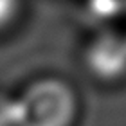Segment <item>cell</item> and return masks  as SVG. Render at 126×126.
I'll list each match as a JSON object with an SVG mask.
<instances>
[{"mask_svg": "<svg viewBox=\"0 0 126 126\" xmlns=\"http://www.w3.org/2000/svg\"><path fill=\"white\" fill-rule=\"evenodd\" d=\"M76 117V92L58 78L29 81L15 97L7 113L11 126H72Z\"/></svg>", "mask_w": 126, "mask_h": 126, "instance_id": "obj_1", "label": "cell"}, {"mask_svg": "<svg viewBox=\"0 0 126 126\" xmlns=\"http://www.w3.org/2000/svg\"><path fill=\"white\" fill-rule=\"evenodd\" d=\"M88 68L101 79H117L126 72V38L103 34L90 45Z\"/></svg>", "mask_w": 126, "mask_h": 126, "instance_id": "obj_2", "label": "cell"}, {"mask_svg": "<svg viewBox=\"0 0 126 126\" xmlns=\"http://www.w3.org/2000/svg\"><path fill=\"white\" fill-rule=\"evenodd\" d=\"M92 13L101 18H112L126 11V0H88Z\"/></svg>", "mask_w": 126, "mask_h": 126, "instance_id": "obj_3", "label": "cell"}]
</instances>
